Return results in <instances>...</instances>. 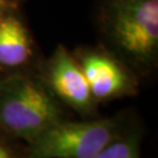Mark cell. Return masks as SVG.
Listing matches in <instances>:
<instances>
[{
  "label": "cell",
  "instance_id": "6",
  "mask_svg": "<svg viewBox=\"0 0 158 158\" xmlns=\"http://www.w3.org/2000/svg\"><path fill=\"white\" fill-rule=\"evenodd\" d=\"M36 47L21 8L0 19V70L7 74L27 72L34 62Z\"/></svg>",
  "mask_w": 158,
  "mask_h": 158
},
{
  "label": "cell",
  "instance_id": "8",
  "mask_svg": "<svg viewBox=\"0 0 158 158\" xmlns=\"http://www.w3.org/2000/svg\"><path fill=\"white\" fill-rule=\"evenodd\" d=\"M21 0H0V19L4 18L10 12L20 10Z\"/></svg>",
  "mask_w": 158,
  "mask_h": 158
},
{
  "label": "cell",
  "instance_id": "7",
  "mask_svg": "<svg viewBox=\"0 0 158 158\" xmlns=\"http://www.w3.org/2000/svg\"><path fill=\"white\" fill-rule=\"evenodd\" d=\"M95 158H139L138 141L135 136H118L103 148Z\"/></svg>",
  "mask_w": 158,
  "mask_h": 158
},
{
  "label": "cell",
  "instance_id": "9",
  "mask_svg": "<svg viewBox=\"0 0 158 158\" xmlns=\"http://www.w3.org/2000/svg\"><path fill=\"white\" fill-rule=\"evenodd\" d=\"M0 158H14L13 150L1 142H0Z\"/></svg>",
  "mask_w": 158,
  "mask_h": 158
},
{
  "label": "cell",
  "instance_id": "1",
  "mask_svg": "<svg viewBox=\"0 0 158 158\" xmlns=\"http://www.w3.org/2000/svg\"><path fill=\"white\" fill-rule=\"evenodd\" d=\"M95 27L101 46L137 75L158 62V0H98Z\"/></svg>",
  "mask_w": 158,
  "mask_h": 158
},
{
  "label": "cell",
  "instance_id": "4",
  "mask_svg": "<svg viewBox=\"0 0 158 158\" xmlns=\"http://www.w3.org/2000/svg\"><path fill=\"white\" fill-rule=\"evenodd\" d=\"M94 100L108 101L137 93V74L103 46H83L73 52Z\"/></svg>",
  "mask_w": 158,
  "mask_h": 158
},
{
  "label": "cell",
  "instance_id": "2",
  "mask_svg": "<svg viewBox=\"0 0 158 158\" xmlns=\"http://www.w3.org/2000/svg\"><path fill=\"white\" fill-rule=\"evenodd\" d=\"M63 119L61 103L38 75H4L0 82V129L29 142Z\"/></svg>",
  "mask_w": 158,
  "mask_h": 158
},
{
  "label": "cell",
  "instance_id": "10",
  "mask_svg": "<svg viewBox=\"0 0 158 158\" xmlns=\"http://www.w3.org/2000/svg\"><path fill=\"white\" fill-rule=\"evenodd\" d=\"M2 77H4V75H0V82H1V80H2Z\"/></svg>",
  "mask_w": 158,
  "mask_h": 158
},
{
  "label": "cell",
  "instance_id": "5",
  "mask_svg": "<svg viewBox=\"0 0 158 158\" xmlns=\"http://www.w3.org/2000/svg\"><path fill=\"white\" fill-rule=\"evenodd\" d=\"M38 76L61 104L83 116L95 113L97 102L91 95L85 74L73 53L63 45H57L40 66Z\"/></svg>",
  "mask_w": 158,
  "mask_h": 158
},
{
  "label": "cell",
  "instance_id": "3",
  "mask_svg": "<svg viewBox=\"0 0 158 158\" xmlns=\"http://www.w3.org/2000/svg\"><path fill=\"white\" fill-rule=\"evenodd\" d=\"M116 118L66 121L48 127L29 142L27 158H95L118 137Z\"/></svg>",
  "mask_w": 158,
  "mask_h": 158
}]
</instances>
